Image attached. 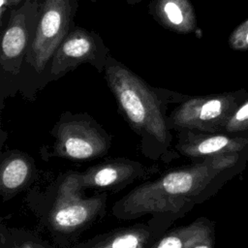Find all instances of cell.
Listing matches in <instances>:
<instances>
[{"label":"cell","instance_id":"cell-2","mask_svg":"<svg viewBox=\"0 0 248 248\" xmlns=\"http://www.w3.org/2000/svg\"><path fill=\"white\" fill-rule=\"evenodd\" d=\"M103 73L118 110L140 138L141 153L166 164L177 158L167 111L170 105L181 103L187 95L150 85L111 55Z\"/></svg>","mask_w":248,"mask_h":248},{"label":"cell","instance_id":"cell-20","mask_svg":"<svg viewBox=\"0 0 248 248\" xmlns=\"http://www.w3.org/2000/svg\"><path fill=\"white\" fill-rule=\"evenodd\" d=\"M141 1L142 0H126L128 5H136V4H138V3L141 2Z\"/></svg>","mask_w":248,"mask_h":248},{"label":"cell","instance_id":"cell-11","mask_svg":"<svg viewBox=\"0 0 248 248\" xmlns=\"http://www.w3.org/2000/svg\"><path fill=\"white\" fill-rule=\"evenodd\" d=\"M171 225L163 218L150 216L146 222L97 234L69 248H150Z\"/></svg>","mask_w":248,"mask_h":248},{"label":"cell","instance_id":"cell-7","mask_svg":"<svg viewBox=\"0 0 248 248\" xmlns=\"http://www.w3.org/2000/svg\"><path fill=\"white\" fill-rule=\"evenodd\" d=\"M248 89L189 96L169 113L168 125L176 132L188 130L201 133H224L228 120L242 102Z\"/></svg>","mask_w":248,"mask_h":248},{"label":"cell","instance_id":"cell-22","mask_svg":"<svg viewBox=\"0 0 248 248\" xmlns=\"http://www.w3.org/2000/svg\"><path fill=\"white\" fill-rule=\"evenodd\" d=\"M52 248H54V246H52Z\"/></svg>","mask_w":248,"mask_h":248},{"label":"cell","instance_id":"cell-12","mask_svg":"<svg viewBox=\"0 0 248 248\" xmlns=\"http://www.w3.org/2000/svg\"><path fill=\"white\" fill-rule=\"evenodd\" d=\"M38 177L35 161L25 152L14 149L1 153L0 195L3 202L28 189Z\"/></svg>","mask_w":248,"mask_h":248},{"label":"cell","instance_id":"cell-5","mask_svg":"<svg viewBox=\"0 0 248 248\" xmlns=\"http://www.w3.org/2000/svg\"><path fill=\"white\" fill-rule=\"evenodd\" d=\"M38 16V0H25L9 12L2 26L0 45L2 106L6 98L16 95V85L32 44Z\"/></svg>","mask_w":248,"mask_h":248},{"label":"cell","instance_id":"cell-3","mask_svg":"<svg viewBox=\"0 0 248 248\" xmlns=\"http://www.w3.org/2000/svg\"><path fill=\"white\" fill-rule=\"evenodd\" d=\"M78 171L59 173L46 185L31 187L25 202L58 248H69L107 213L108 193L83 195Z\"/></svg>","mask_w":248,"mask_h":248},{"label":"cell","instance_id":"cell-19","mask_svg":"<svg viewBox=\"0 0 248 248\" xmlns=\"http://www.w3.org/2000/svg\"><path fill=\"white\" fill-rule=\"evenodd\" d=\"M214 245H215V232L198 240L189 248H214Z\"/></svg>","mask_w":248,"mask_h":248},{"label":"cell","instance_id":"cell-21","mask_svg":"<svg viewBox=\"0 0 248 248\" xmlns=\"http://www.w3.org/2000/svg\"><path fill=\"white\" fill-rule=\"evenodd\" d=\"M90 1H91V2H97L98 0H90Z\"/></svg>","mask_w":248,"mask_h":248},{"label":"cell","instance_id":"cell-17","mask_svg":"<svg viewBox=\"0 0 248 248\" xmlns=\"http://www.w3.org/2000/svg\"><path fill=\"white\" fill-rule=\"evenodd\" d=\"M228 45L235 51L248 50V18L232 31L228 38Z\"/></svg>","mask_w":248,"mask_h":248},{"label":"cell","instance_id":"cell-18","mask_svg":"<svg viewBox=\"0 0 248 248\" xmlns=\"http://www.w3.org/2000/svg\"><path fill=\"white\" fill-rule=\"evenodd\" d=\"M25 0H0V24L1 27L4 25L5 16H8L9 12L20 4H22Z\"/></svg>","mask_w":248,"mask_h":248},{"label":"cell","instance_id":"cell-15","mask_svg":"<svg viewBox=\"0 0 248 248\" xmlns=\"http://www.w3.org/2000/svg\"><path fill=\"white\" fill-rule=\"evenodd\" d=\"M1 248H52L37 233L19 228H10L1 225Z\"/></svg>","mask_w":248,"mask_h":248},{"label":"cell","instance_id":"cell-8","mask_svg":"<svg viewBox=\"0 0 248 248\" xmlns=\"http://www.w3.org/2000/svg\"><path fill=\"white\" fill-rule=\"evenodd\" d=\"M109 52L98 33L76 25L54 52L48 80H57L81 64H89L97 72L103 73Z\"/></svg>","mask_w":248,"mask_h":248},{"label":"cell","instance_id":"cell-13","mask_svg":"<svg viewBox=\"0 0 248 248\" xmlns=\"http://www.w3.org/2000/svg\"><path fill=\"white\" fill-rule=\"evenodd\" d=\"M148 14L162 27L178 34H190L198 29L196 12L190 0H151Z\"/></svg>","mask_w":248,"mask_h":248},{"label":"cell","instance_id":"cell-16","mask_svg":"<svg viewBox=\"0 0 248 248\" xmlns=\"http://www.w3.org/2000/svg\"><path fill=\"white\" fill-rule=\"evenodd\" d=\"M245 131H248V91L245 98L228 120L224 133H239Z\"/></svg>","mask_w":248,"mask_h":248},{"label":"cell","instance_id":"cell-1","mask_svg":"<svg viewBox=\"0 0 248 248\" xmlns=\"http://www.w3.org/2000/svg\"><path fill=\"white\" fill-rule=\"evenodd\" d=\"M247 163L248 151H245L196 160L170 169L134 187L113 203L111 213L124 221L150 215L173 224L239 175Z\"/></svg>","mask_w":248,"mask_h":248},{"label":"cell","instance_id":"cell-10","mask_svg":"<svg viewBox=\"0 0 248 248\" xmlns=\"http://www.w3.org/2000/svg\"><path fill=\"white\" fill-rule=\"evenodd\" d=\"M175 151L191 161L248 151V131L239 133L176 132Z\"/></svg>","mask_w":248,"mask_h":248},{"label":"cell","instance_id":"cell-14","mask_svg":"<svg viewBox=\"0 0 248 248\" xmlns=\"http://www.w3.org/2000/svg\"><path fill=\"white\" fill-rule=\"evenodd\" d=\"M215 232V223L200 217L188 225L168 230L150 248H189L198 240Z\"/></svg>","mask_w":248,"mask_h":248},{"label":"cell","instance_id":"cell-9","mask_svg":"<svg viewBox=\"0 0 248 248\" xmlns=\"http://www.w3.org/2000/svg\"><path fill=\"white\" fill-rule=\"evenodd\" d=\"M159 169L147 167L129 158H112L96 164L84 171H78L83 190L119 192L136 181H146Z\"/></svg>","mask_w":248,"mask_h":248},{"label":"cell","instance_id":"cell-4","mask_svg":"<svg viewBox=\"0 0 248 248\" xmlns=\"http://www.w3.org/2000/svg\"><path fill=\"white\" fill-rule=\"evenodd\" d=\"M39 16L32 44L16 85V94L33 101L48 83L54 52L76 26L78 0H38Z\"/></svg>","mask_w":248,"mask_h":248},{"label":"cell","instance_id":"cell-6","mask_svg":"<svg viewBox=\"0 0 248 248\" xmlns=\"http://www.w3.org/2000/svg\"><path fill=\"white\" fill-rule=\"evenodd\" d=\"M51 156L70 161H91L106 156L112 138L86 112L65 111L51 130Z\"/></svg>","mask_w":248,"mask_h":248}]
</instances>
